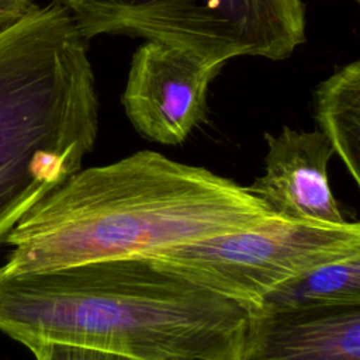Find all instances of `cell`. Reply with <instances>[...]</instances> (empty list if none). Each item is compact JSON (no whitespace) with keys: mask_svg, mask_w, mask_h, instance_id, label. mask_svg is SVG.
Wrapping results in <instances>:
<instances>
[{"mask_svg":"<svg viewBox=\"0 0 360 360\" xmlns=\"http://www.w3.org/2000/svg\"><path fill=\"white\" fill-rule=\"evenodd\" d=\"M252 309L149 257L0 273V332L21 345L76 343L135 360H240Z\"/></svg>","mask_w":360,"mask_h":360,"instance_id":"2","label":"cell"},{"mask_svg":"<svg viewBox=\"0 0 360 360\" xmlns=\"http://www.w3.org/2000/svg\"><path fill=\"white\" fill-rule=\"evenodd\" d=\"M354 1H359V0H354Z\"/></svg>","mask_w":360,"mask_h":360,"instance_id":"13","label":"cell"},{"mask_svg":"<svg viewBox=\"0 0 360 360\" xmlns=\"http://www.w3.org/2000/svg\"><path fill=\"white\" fill-rule=\"evenodd\" d=\"M315 117L354 183L360 184V62L345 65L315 90Z\"/></svg>","mask_w":360,"mask_h":360,"instance_id":"9","label":"cell"},{"mask_svg":"<svg viewBox=\"0 0 360 360\" xmlns=\"http://www.w3.org/2000/svg\"><path fill=\"white\" fill-rule=\"evenodd\" d=\"M86 41L53 0L0 31V245L94 146L98 100Z\"/></svg>","mask_w":360,"mask_h":360,"instance_id":"3","label":"cell"},{"mask_svg":"<svg viewBox=\"0 0 360 360\" xmlns=\"http://www.w3.org/2000/svg\"><path fill=\"white\" fill-rule=\"evenodd\" d=\"M222 63L146 41L132 56L122 94L125 114L146 139L181 143L205 118L207 93Z\"/></svg>","mask_w":360,"mask_h":360,"instance_id":"6","label":"cell"},{"mask_svg":"<svg viewBox=\"0 0 360 360\" xmlns=\"http://www.w3.org/2000/svg\"><path fill=\"white\" fill-rule=\"evenodd\" d=\"M278 215L245 186L139 150L80 169L11 229L3 274L149 257L162 249L262 225Z\"/></svg>","mask_w":360,"mask_h":360,"instance_id":"1","label":"cell"},{"mask_svg":"<svg viewBox=\"0 0 360 360\" xmlns=\"http://www.w3.org/2000/svg\"><path fill=\"white\" fill-rule=\"evenodd\" d=\"M336 304H360V253L328 262L281 284L259 308Z\"/></svg>","mask_w":360,"mask_h":360,"instance_id":"10","label":"cell"},{"mask_svg":"<svg viewBox=\"0 0 360 360\" xmlns=\"http://www.w3.org/2000/svg\"><path fill=\"white\" fill-rule=\"evenodd\" d=\"M24 346L34 354L35 360H135L115 352L76 343L37 340Z\"/></svg>","mask_w":360,"mask_h":360,"instance_id":"11","label":"cell"},{"mask_svg":"<svg viewBox=\"0 0 360 360\" xmlns=\"http://www.w3.org/2000/svg\"><path fill=\"white\" fill-rule=\"evenodd\" d=\"M264 173L246 188L285 219L339 225L346 219L330 190L328 166L333 148L321 131L283 127L264 134Z\"/></svg>","mask_w":360,"mask_h":360,"instance_id":"7","label":"cell"},{"mask_svg":"<svg viewBox=\"0 0 360 360\" xmlns=\"http://www.w3.org/2000/svg\"><path fill=\"white\" fill-rule=\"evenodd\" d=\"M360 253V224L276 217L239 232L162 249L149 256L204 288L256 308L281 284L328 262Z\"/></svg>","mask_w":360,"mask_h":360,"instance_id":"5","label":"cell"},{"mask_svg":"<svg viewBox=\"0 0 360 360\" xmlns=\"http://www.w3.org/2000/svg\"><path fill=\"white\" fill-rule=\"evenodd\" d=\"M32 6L31 0H0V31L21 20Z\"/></svg>","mask_w":360,"mask_h":360,"instance_id":"12","label":"cell"},{"mask_svg":"<svg viewBox=\"0 0 360 360\" xmlns=\"http://www.w3.org/2000/svg\"><path fill=\"white\" fill-rule=\"evenodd\" d=\"M240 360H360V304L253 308Z\"/></svg>","mask_w":360,"mask_h":360,"instance_id":"8","label":"cell"},{"mask_svg":"<svg viewBox=\"0 0 360 360\" xmlns=\"http://www.w3.org/2000/svg\"><path fill=\"white\" fill-rule=\"evenodd\" d=\"M89 39L143 37L225 65L238 56L283 60L305 42L304 0H53Z\"/></svg>","mask_w":360,"mask_h":360,"instance_id":"4","label":"cell"}]
</instances>
